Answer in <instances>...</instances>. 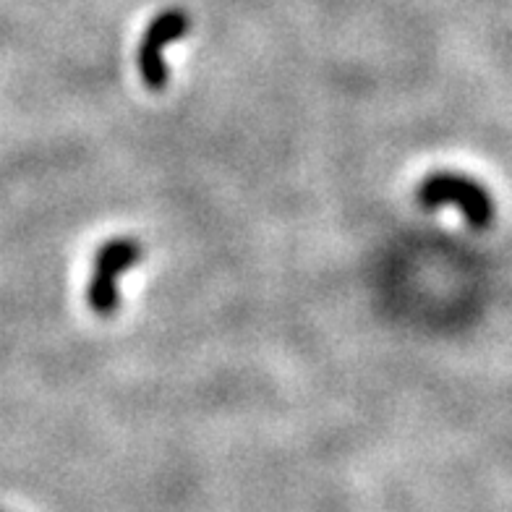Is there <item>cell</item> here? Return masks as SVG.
<instances>
[{
  "instance_id": "obj_1",
  "label": "cell",
  "mask_w": 512,
  "mask_h": 512,
  "mask_svg": "<svg viewBox=\"0 0 512 512\" xmlns=\"http://www.w3.org/2000/svg\"><path fill=\"white\" fill-rule=\"evenodd\" d=\"M416 199L426 209L455 207L465 223L476 230H484L494 223V199L479 181L460 173L439 170L418 183Z\"/></svg>"
},
{
  "instance_id": "obj_2",
  "label": "cell",
  "mask_w": 512,
  "mask_h": 512,
  "mask_svg": "<svg viewBox=\"0 0 512 512\" xmlns=\"http://www.w3.org/2000/svg\"><path fill=\"white\" fill-rule=\"evenodd\" d=\"M144 249L136 238H113V241L102 243L95 256V267H92V280L87 285V304L89 309L110 317L118 304V280L123 272L134 270L136 264L142 262Z\"/></svg>"
},
{
  "instance_id": "obj_3",
  "label": "cell",
  "mask_w": 512,
  "mask_h": 512,
  "mask_svg": "<svg viewBox=\"0 0 512 512\" xmlns=\"http://www.w3.org/2000/svg\"><path fill=\"white\" fill-rule=\"evenodd\" d=\"M191 29V19L183 14L181 8H170L165 14L155 16L144 29L142 42H139V74H142L144 87L152 92H162L170 79V68L165 63V48L186 37Z\"/></svg>"
}]
</instances>
